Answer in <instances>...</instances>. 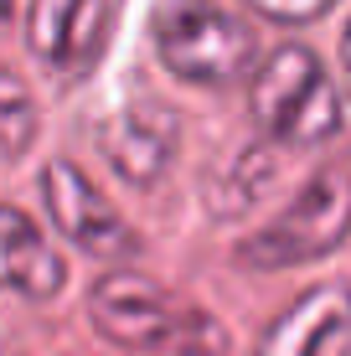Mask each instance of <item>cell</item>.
<instances>
[{"mask_svg": "<svg viewBox=\"0 0 351 356\" xmlns=\"http://www.w3.org/2000/svg\"><path fill=\"white\" fill-rule=\"evenodd\" d=\"M176 140H181V124L161 104H119L99 124V155L129 186H155L176 155Z\"/></svg>", "mask_w": 351, "mask_h": 356, "instance_id": "ba28073f", "label": "cell"}, {"mask_svg": "<svg viewBox=\"0 0 351 356\" xmlns=\"http://www.w3.org/2000/svg\"><path fill=\"white\" fill-rule=\"evenodd\" d=\"M36 186H42V207H47V217H52V227L63 232L72 248H83L88 259L114 264V268L140 259V232L119 217V207L72 161H63V155L47 161Z\"/></svg>", "mask_w": 351, "mask_h": 356, "instance_id": "5b68a950", "label": "cell"}, {"mask_svg": "<svg viewBox=\"0 0 351 356\" xmlns=\"http://www.w3.org/2000/svg\"><path fill=\"white\" fill-rule=\"evenodd\" d=\"M248 356H351V284L320 279L259 330Z\"/></svg>", "mask_w": 351, "mask_h": 356, "instance_id": "52a82bcc", "label": "cell"}, {"mask_svg": "<svg viewBox=\"0 0 351 356\" xmlns=\"http://www.w3.org/2000/svg\"><path fill=\"white\" fill-rule=\"evenodd\" d=\"M248 114L269 145L316 150L341 134V93L305 42H279L248 78Z\"/></svg>", "mask_w": 351, "mask_h": 356, "instance_id": "7a4b0ae2", "label": "cell"}, {"mask_svg": "<svg viewBox=\"0 0 351 356\" xmlns=\"http://www.w3.org/2000/svg\"><path fill=\"white\" fill-rule=\"evenodd\" d=\"M346 238H351V161H331L300 186V196L269 227L238 243V264L274 274V268L316 264L331 248H341Z\"/></svg>", "mask_w": 351, "mask_h": 356, "instance_id": "277c9868", "label": "cell"}, {"mask_svg": "<svg viewBox=\"0 0 351 356\" xmlns=\"http://www.w3.org/2000/svg\"><path fill=\"white\" fill-rule=\"evenodd\" d=\"M150 47L165 63V72L197 88H222V83L253 78V52L259 36L243 16H233L217 0H165L155 6Z\"/></svg>", "mask_w": 351, "mask_h": 356, "instance_id": "3957f363", "label": "cell"}, {"mask_svg": "<svg viewBox=\"0 0 351 356\" xmlns=\"http://www.w3.org/2000/svg\"><path fill=\"white\" fill-rule=\"evenodd\" d=\"M88 321L129 356H222L227 330L191 300L161 289L140 268H108L88 289Z\"/></svg>", "mask_w": 351, "mask_h": 356, "instance_id": "6da1fadb", "label": "cell"}, {"mask_svg": "<svg viewBox=\"0 0 351 356\" xmlns=\"http://www.w3.org/2000/svg\"><path fill=\"white\" fill-rule=\"evenodd\" d=\"M341 88H346V104H351V21L341 31Z\"/></svg>", "mask_w": 351, "mask_h": 356, "instance_id": "7c38bea8", "label": "cell"}, {"mask_svg": "<svg viewBox=\"0 0 351 356\" xmlns=\"http://www.w3.org/2000/svg\"><path fill=\"white\" fill-rule=\"evenodd\" d=\"M0 93H6V104H0V114H6V124H0V140H6V161H21L36 134V104L26 93V83H21V72H6V83H0Z\"/></svg>", "mask_w": 351, "mask_h": 356, "instance_id": "30bf717a", "label": "cell"}, {"mask_svg": "<svg viewBox=\"0 0 351 356\" xmlns=\"http://www.w3.org/2000/svg\"><path fill=\"white\" fill-rule=\"evenodd\" d=\"M0 232H6V284L26 300H57L67 284V264L63 253L47 243V232L31 222L21 207H6L0 212Z\"/></svg>", "mask_w": 351, "mask_h": 356, "instance_id": "9c48e42d", "label": "cell"}, {"mask_svg": "<svg viewBox=\"0 0 351 356\" xmlns=\"http://www.w3.org/2000/svg\"><path fill=\"white\" fill-rule=\"evenodd\" d=\"M114 16H119V0H31L26 47L52 78L78 83L108 52Z\"/></svg>", "mask_w": 351, "mask_h": 356, "instance_id": "8992f818", "label": "cell"}, {"mask_svg": "<svg viewBox=\"0 0 351 356\" xmlns=\"http://www.w3.org/2000/svg\"><path fill=\"white\" fill-rule=\"evenodd\" d=\"M243 6L253 16H263V21H279V26H310V21H320L336 0H243Z\"/></svg>", "mask_w": 351, "mask_h": 356, "instance_id": "8fae6325", "label": "cell"}]
</instances>
